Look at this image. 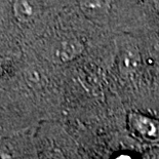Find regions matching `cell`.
<instances>
[{
  "mask_svg": "<svg viewBox=\"0 0 159 159\" xmlns=\"http://www.w3.org/2000/svg\"><path fill=\"white\" fill-rule=\"evenodd\" d=\"M130 124L134 130L144 140L150 142L159 141V121L134 114L130 118Z\"/></svg>",
  "mask_w": 159,
  "mask_h": 159,
  "instance_id": "1",
  "label": "cell"
},
{
  "mask_svg": "<svg viewBox=\"0 0 159 159\" xmlns=\"http://www.w3.org/2000/svg\"><path fill=\"white\" fill-rule=\"evenodd\" d=\"M83 50V45L74 39L63 40L57 42L52 47V55L56 61L59 62H68L77 56H79Z\"/></svg>",
  "mask_w": 159,
  "mask_h": 159,
  "instance_id": "2",
  "label": "cell"
},
{
  "mask_svg": "<svg viewBox=\"0 0 159 159\" xmlns=\"http://www.w3.org/2000/svg\"><path fill=\"white\" fill-rule=\"evenodd\" d=\"M13 11L20 22L28 23L36 19L39 12V6L35 0H16Z\"/></svg>",
  "mask_w": 159,
  "mask_h": 159,
  "instance_id": "3",
  "label": "cell"
},
{
  "mask_svg": "<svg viewBox=\"0 0 159 159\" xmlns=\"http://www.w3.org/2000/svg\"><path fill=\"white\" fill-rule=\"evenodd\" d=\"M138 62H139V57L134 49L127 48V49H124L123 52H121L120 67L122 70L126 71V72L134 71L138 65Z\"/></svg>",
  "mask_w": 159,
  "mask_h": 159,
  "instance_id": "4",
  "label": "cell"
},
{
  "mask_svg": "<svg viewBox=\"0 0 159 159\" xmlns=\"http://www.w3.org/2000/svg\"><path fill=\"white\" fill-rule=\"evenodd\" d=\"M117 159H130V158L127 157V156H120L119 158H117Z\"/></svg>",
  "mask_w": 159,
  "mask_h": 159,
  "instance_id": "5",
  "label": "cell"
},
{
  "mask_svg": "<svg viewBox=\"0 0 159 159\" xmlns=\"http://www.w3.org/2000/svg\"><path fill=\"white\" fill-rule=\"evenodd\" d=\"M155 1H156L157 3H159V0H155Z\"/></svg>",
  "mask_w": 159,
  "mask_h": 159,
  "instance_id": "6",
  "label": "cell"
}]
</instances>
